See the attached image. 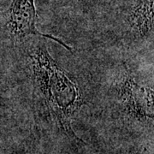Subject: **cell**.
<instances>
[{"instance_id": "cell-1", "label": "cell", "mask_w": 154, "mask_h": 154, "mask_svg": "<svg viewBox=\"0 0 154 154\" xmlns=\"http://www.w3.org/2000/svg\"><path fill=\"white\" fill-rule=\"evenodd\" d=\"M33 82L51 115L73 140L82 141L72 128V120L82 105L76 83L50 55L45 40H38L28 50Z\"/></svg>"}, {"instance_id": "cell-2", "label": "cell", "mask_w": 154, "mask_h": 154, "mask_svg": "<svg viewBox=\"0 0 154 154\" xmlns=\"http://www.w3.org/2000/svg\"><path fill=\"white\" fill-rule=\"evenodd\" d=\"M37 15L34 0H12L9 10L5 13L6 28L11 37L22 40L28 36H39L55 40L65 49L71 51L63 40L52 35L42 33L36 28Z\"/></svg>"}, {"instance_id": "cell-3", "label": "cell", "mask_w": 154, "mask_h": 154, "mask_svg": "<svg viewBox=\"0 0 154 154\" xmlns=\"http://www.w3.org/2000/svg\"><path fill=\"white\" fill-rule=\"evenodd\" d=\"M119 97L128 112L140 121H152V92L146 93L145 88L135 82L134 78L128 75L120 87Z\"/></svg>"}, {"instance_id": "cell-4", "label": "cell", "mask_w": 154, "mask_h": 154, "mask_svg": "<svg viewBox=\"0 0 154 154\" xmlns=\"http://www.w3.org/2000/svg\"><path fill=\"white\" fill-rule=\"evenodd\" d=\"M130 28L139 36H146L153 30V0H134L129 13Z\"/></svg>"}]
</instances>
